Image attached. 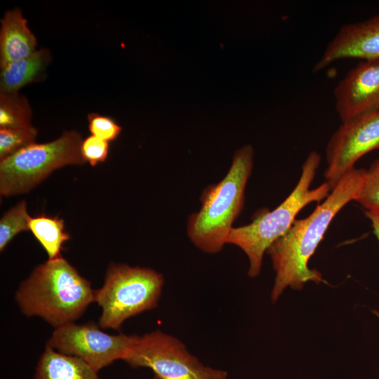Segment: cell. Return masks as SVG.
<instances>
[{
	"instance_id": "6da1fadb",
	"label": "cell",
	"mask_w": 379,
	"mask_h": 379,
	"mask_svg": "<svg viewBox=\"0 0 379 379\" xmlns=\"http://www.w3.org/2000/svg\"><path fill=\"white\" fill-rule=\"evenodd\" d=\"M366 171L354 168L343 176L322 203L289 230L267 250L275 272L271 298L275 302L288 286L300 290L307 281H321V274L308 262L339 211L354 201Z\"/></svg>"
},
{
	"instance_id": "7a4b0ae2",
	"label": "cell",
	"mask_w": 379,
	"mask_h": 379,
	"mask_svg": "<svg viewBox=\"0 0 379 379\" xmlns=\"http://www.w3.org/2000/svg\"><path fill=\"white\" fill-rule=\"evenodd\" d=\"M22 312L55 328L74 321L95 302V290L62 255L38 265L15 293Z\"/></svg>"
},
{
	"instance_id": "3957f363",
	"label": "cell",
	"mask_w": 379,
	"mask_h": 379,
	"mask_svg": "<svg viewBox=\"0 0 379 379\" xmlns=\"http://www.w3.org/2000/svg\"><path fill=\"white\" fill-rule=\"evenodd\" d=\"M254 150L246 145L237 149L229 171L218 183L205 188L200 209L190 215L187 234L206 253L220 252L227 244L232 224L241 213L246 187L253 167Z\"/></svg>"
},
{
	"instance_id": "277c9868",
	"label": "cell",
	"mask_w": 379,
	"mask_h": 379,
	"mask_svg": "<svg viewBox=\"0 0 379 379\" xmlns=\"http://www.w3.org/2000/svg\"><path fill=\"white\" fill-rule=\"evenodd\" d=\"M321 160L319 153L310 152L302 166L296 185L276 208L262 212L249 224L231 230L227 244L238 246L247 255L249 277L259 274L265 253L289 230L300 211L310 203L325 199L329 194L331 188L326 182L311 188Z\"/></svg>"
},
{
	"instance_id": "5b68a950",
	"label": "cell",
	"mask_w": 379,
	"mask_h": 379,
	"mask_svg": "<svg viewBox=\"0 0 379 379\" xmlns=\"http://www.w3.org/2000/svg\"><path fill=\"white\" fill-rule=\"evenodd\" d=\"M163 286L162 274L152 269L111 263L103 285L95 290L102 308L98 325L119 330L126 319L155 308Z\"/></svg>"
},
{
	"instance_id": "8992f818",
	"label": "cell",
	"mask_w": 379,
	"mask_h": 379,
	"mask_svg": "<svg viewBox=\"0 0 379 379\" xmlns=\"http://www.w3.org/2000/svg\"><path fill=\"white\" fill-rule=\"evenodd\" d=\"M83 138L67 131L54 140L30 144L0 160V194L10 197L29 192L53 171L86 163L81 152Z\"/></svg>"
},
{
	"instance_id": "52a82bcc",
	"label": "cell",
	"mask_w": 379,
	"mask_h": 379,
	"mask_svg": "<svg viewBox=\"0 0 379 379\" xmlns=\"http://www.w3.org/2000/svg\"><path fill=\"white\" fill-rule=\"evenodd\" d=\"M124 361L150 368L154 379H227V372L204 365L175 337L156 330L138 335Z\"/></svg>"
},
{
	"instance_id": "ba28073f",
	"label": "cell",
	"mask_w": 379,
	"mask_h": 379,
	"mask_svg": "<svg viewBox=\"0 0 379 379\" xmlns=\"http://www.w3.org/2000/svg\"><path fill=\"white\" fill-rule=\"evenodd\" d=\"M99 326L94 322L60 326L55 329L46 347L78 357L98 372L116 360H124L138 337L108 334Z\"/></svg>"
},
{
	"instance_id": "9c48e42d",
	"label": "cell",
	"mask_w": 379,
	"mask_h": 379,
	"mask_svg": "<svg viewBox=\"0 0 379 379\" xmlns=\"http://www.w3.org/2000/svg\"><path fill=\"white\" fill-rule=\"evenodd\" d=\"M379 149V110L342 122L326 147L324 178L332 190L357 161Z\"/></svg>"
},
{
	"instance_id": "30bf717a",
	"label": "cell",
	"mask_w": 379,
	"mask_h": 379,
	"mask_svg": "<svg viewBox=\"0 0 379 379\" xmlns=\"http://www.w3.org/2000/svg\"><path fill=\"white\" fill-rule=\"evenodd\" d=\"M335 110L342 122L379 110V59L352 69L334 90Z\"/></svg>"
},
{
	"instance_id": "8fae6325",
	"label": "cell",
	"mask_w": 379,
	"mask_h": 379,
	"mask_svg": "<svg viewBox=\"0 0 379 379\" xmlns=\"http://www.w3.org/2000/svg\"><path fill=\"white\" fill-rule=\"evenodd\" d=\"M379 59V13L364 21L343 25L314 65L317 72L341 59Z\"/></svg>"
},
{
	"instance_id": "7c38bea8",
	"label": "cell",
	"mask_w": 379,
	"mask_h": 379,
	"mask_svg": "<svg viewBox=\"0 0 379 379\" xmlns=\"http://www.w3.org/2000/svg\"><path fill=\"white\" fill-rule=\"evenodd\" d=\"M37 39L18 8L8 10L1 19L0 67L29 56L37 49Z\"/></svg>"
},
{
	"instance_id": "4fadbf2b",
	"label": "cell",
	"mask_w": 379,
	"mask_h": 379,
	"mask_svg": "<svg viewBox=\"0 0 379 379\" xmlns=\"http://www.w3.org/2000/svg\"><path fill=\"white\" fill-rule=\"evenodd\" d=\"M51 60L50 51L43 48L29 56L6 64L1 67L0 92H18L29 84L41 81Z\"/></svg>"
},
{
	"instance_id": "5bb4252c",
	"label": "cell",
	"mask_w": 379,
	"mask_h": 379,
	"mask_svg": "<svg viewBox=\"0 0 379 379\" xmlns=\"http://www.w3.org/2000/svg\"><path fill=\"white\" fill-rule=\"evenodd\" d=\"M34 379H99L98 371L81 359L46 347L38 361Z\"/></svg>"
},
{
	"instance_id": "9a60e30c",
	"label": "cell",
	"mask_w": 379,
	"mask_h": 379,
	"mask_svg": "<svg viewBox=\"0 0 379 379\" xmlns=\"http://www.w3.org/2000/svg\"><path fill=\"white\" fill-rule=\"evenodd\" d=\"M28 225L29 230L46 251L48 259L61 256L64 243L70 239L69 234L65 232L62 219L42 214L30 217Z\"/></svg>"
},
{
	"instance_id": "2e32d148",
	"label": "cell",
	"mask_w": 379,
	"mask_h": 379,
	"mask_svg": "<svg viewBox=\"0 0 379 379\" xmlns=\"http://www.w3.org/2000/svg\"><path fill=\"white\" fill-rule=\"evenodd\" d=\"M32 110L28 100L18 92H0V128H20L32 125Z\"/></svg>"
},
{
	"instance_id": "e0dca14e",
	"label": "cell",
	"mask_w": 379,
	"mask_h": 379,
	"mask_svg": "<svg viewBox=\"0 0 379 379\" xmlns=\"http://www.w3.org/2000/svg\"><path fill=\"white\" fill-rule=\"evenodd\" d=\"M30 216L22 200L4 213L0 220V251H3L18 233L29 230Z\"/></svg>"
},
{
	"instance_id": "ac0fdd59",
	"label": "cell",
	"mask_w": 379,
	"mask_h": 379,
	"mask_svg": "<svg viewBox=\"0 0 379 379\" xmlns=\"http://www.w3.org/2000/svg\"><path fill=\"white\" fill-rule=\"evenodd\" d=\"M37 129L30 126L20 128H0V160L35 142Z\"/></svg>"
},
{
	"instance_id": "d6986e66",
	"label": "cell",
	"mask_w": 379,
	"mask_h": 379,
	"mask_svg": "<svg viewBox=\"0 0 379 379\" xmlns=\"http://www.w3.org/2000/svg\"><path fill=\"white\" fill-rule=\"evenodd\" d=\"M354 201L366 211L379 215V170L366 171Z\"/></svg>"
},
{
	"instance_id": "ffe728a7",
	"label": "cell",
	"mask_w": 379,
	"mask_h": 379,
	"mask_svg": "<svg viewBox=\"0 0 379 379\" xmlns=\"http://www.w3.org/2000/svg\"><path fill=\"white\" fill-rule=\"evenodd\" d=\"M88 127L91 135L107 142L116 140L122 128L109 117L95 112L87 115Z\"/></svg>"
},
{
	"instance_id": "44dd1931",
	"label": "cell",
	"mask_w": 379,
	"mask_h": 379,
	"mask_svg": "<svg viewBox=\"0 0 379 379\" xmlns=\"http://www.w3.org/2000/svg\"><path fill=\"white\" fill-rule=\"evenodd\" d=\"M109 142L91 135L83 139L81 145V152L86 162L95 166L104 162L109 154Z\"/></svg>"
},
{
	"instance_id": "7402d4cb",
	"label": "cell",
	"mask_w": 379,
	"mask_h": 379,
	"mask_svg": "<svg viewBox=\"0 0 379 379\" xmlns=\"http://www.w3.org/2000/svg\"><path fill=\"white\" fill-rule=\"evenodd\" d=\"M365 215L371 220L373 232L379 242V215L368 211H366ZM377 315L379 317V312L377 313Z\"/></svg>"
},
{
	"instance_id": "603a6c76",
	"label": "cell",
	"mask_w": 379,
	"mask_h": 379,
	"mask_svg": "<svg viewBox=\"0 0 379 379\" xmlns=\"http://www.w3.org/2000/svg\"><path fill=\"white\" fill-rule=\"evenodd\" d=\"M379 170V157L371 164L369 171Z\"/></svg>"
}]
</instances>
